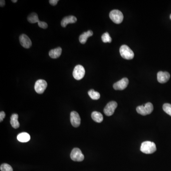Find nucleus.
Listing matches in <instances>:
<instances>
[{
  "mask_svg": "<svg viewBox=\"0 0 171 171\" xmlns=\"http://www.w3.org/2000/svg\"><path fill=\"white\" fill-rule=\"evenodd\" d=\"M0 169L1 171H13L12 167L9 164H7L6 163L1 164Z\"/></svg>",
  "mask_w": 171,
  "mask_h": 171,
  "instance_id": "22",
  "label": "nucleus"
},
{
  "mask_svg": "<svg viewBox=\"0 0 171 171\" xmlns=\"http://www.w3.org/2000/svg\"><path fill=\"white\" fill-rule=\"evenodd\" d=\"M58 2H59L58 0H50V1H49L50 4L53 5V6H55L58 3Z\"/></svg>",
  "mask_w": 171,
  "mask_h": 171,
  "instance_id": "25",
  "label": "nucleus"
},
{
  "mask_svg": "<svg viewBox=\"0 0 171 171\" xmlns=\"http://www.w3.org/2000/svg\"><path fill=\"white\" fill-rule=\"evenodd\" d=\"M91 118L94 121L97 123H101L103 120L102 114L97 111H94L91 114Z\"/></svg>",
  "mask_w": 171,
  "mask_h": 171,
  "instance_id": "19",
  "label": "nucleus"
},
{
  "mask_svg": "<svg viewBox=\"0 0 171 171\" xmlns=\"http://www.w3.org/2000/svg\"><path fill=\"white\" fill-rule=\"evenodd\" d=\"M120 53L123 58L126 60H132L134 57V53L131 49L126 45L121 46L119 50Z\"/></svg>",
  "mask_w": 171,
  "mask_h": 171,
  "instance_id": "2",
  "label": "nucleus"
},
{
  "mask_svg": "<svg viewBox=\"0 0 171 171\" xmlns=\"http://www.w3.org/2000/svg\"><path fill=\"white\" fill-rule=\"evenodd\" d=\"M70 122L71 124L75 128H78L80 125L81 119L78 113L76 111L71 112L70 113Z\"/></svg>",
  "mask_w": 171,
  "mask_h": 171,
  "instance_id": "11",
  "label": "nucleus"
},
{
  "mask_svg": "<svg viewBox=\"0 0 171 171\" xmlns=\"http://www.w3.org/2000/svg\"><path fill=\"white\" fill-rule=\"evenodd\" d=\"M12 1V2H14V3H15V2H17V0H15V1Z\"/></svg>",
  "mask_w": 171,
  "mask_h": 171,
  "instance_id": "27",
  "label": "nucleus"
},
{
  "mask_svg": "<svg viewBox=\"0 0 171 171\" xmlns=\"http://www.w3.org/2000/svg\"><path fill=\"white\" fill-rule=\"evenodd\" d=\"M85 74V69L81 65H77L73 70V76L76 80H80L83 79Z\"/></svg>",
  "mask_w": 171,
  "mask_h": 171,
  "instance_id": "6",
  "label": "nucleus"
},
{
  "mask_svg": "<svg viewBox=\"0 0 171 171\" xmlns=\"http://www.w3.org/2000/svg\"><path fill=\"white\" fill-rule=\"evenodd\" d=\"M47 87V83L43 79H38L35 84L34 89L38 94H43Z\"/></svg>",
  "mask_w": 171,
  "mask_h": 171,
  "instance_id": "8",
  "label": "nucleus"
},
{
  "mask_svg": "<svg viewBox=\"0 0 171 171\" xmlns=\"http://www.w3.org/2000/svg\"><path fill=\"white\" fill-rule=\"evenodd\" d=\"M170 75L168 72L159 71L157 73V80L160 83H165L170 79Z\"/></svg>",
  "mask_w": 171,
  "mask_h": 171,
  "instance_id": "13",
  "label": "nucleus"
},
{
  "mask_svg": "<svg viewBox=\"0 0 171 171\" xmlns=\"http://www.w3.org/2000/svg\"><path fill=\"white\" fill-rule=\"evenodd\" d=\"M110 19L116 24H120L123 20L124 16L122 12L118 10H114L110 13Z\"/></svg>",
  "mask_w": 171,
  "mask_h": 171,
  "instance_id": "4",
  "label": "nucleus"
},
{
  "mask_svg": "<svg viewBox=\"0 0 171 171\" xmlns=\"http://www.w3.org/2000/svg\"><path fill=\"white\" fill-rule=\"evenodd\" d=\"M62 53V49L61 47H58L51 50L49 52V56L52 59H57L60 57Z\"/></svg>",
  "mask_w": 171,
  "mask_h": 171,
  "instance_id": "16",
  "label": "nucleus"
},
{
  "mask_svg": "<svg viewBox=\"0 0 171 171\" xmlns=\"http://www.w3.org/2000/svg\"><path fill=\"white\" fill-rule=\"evenodd\" d=\"M77 21V19L76 17L72 15H70V16L65 17L62 19L61 22V25L62 27H66L69 23H74Z\"/></svg>",
  "mask_w": 171,
  "mask_h": 171,
  "instance_id": "14",
  "label": "nucleus"
},
{
  "mask_svg": "<svg viewBox=\"0 0 171 171\" xmlns=\"http://www.w3.org/2000/svg\"><path fill=\"white\" fill-rule=\"evenodd\" d=\"M5 1H4V0H1V1H0V5H1V7H3L4 5H5Z\"/></svg>",
  "mask_w": 171,
  "mask_h": 171,
  "instance_id": "26",
  "label": "nucleus"
},
{
  "mask_svg": "<svg viewBox=\"0 0 171 171\" xmlns=\"http://www.w3.org/2000/svg\"><path fill=\"white\" fill-rule=\"evenodd\" d=\"M5 113L4 112L1 111L0 113V122H1L3 121V119L5 118Z\"/></svg>",
  "mask_w": 171,
  "mask_h": 171,
  "instance_id": "24",
  "label": "nucleus"
},
{
  "mask_svg": "<svg viewBox=\"0 0 171 171\" xmlns=\"http://www.w3.org/2000/svg\"><path fill=\"white\" fill-rule=\"evenodd\" d=\"M170 19H171V14L170 15Z\"/></svg>",
  "mask_w": 171,
  "mask_h": 171,
  "instance_id": "28",
  "label": "nucleus"
},
{
  "mask_svg": "<svg viewBox=\"0 0 171 171\" xmlns=\"http://www.w3.org/2000/svg\"><path fill=\"white\" fill-rule=\"evenodd\" d=\"M17 138L19 142L21 143H26L30 140V137L28 133L22 132L18 135Z\"/></svg>",
  "mask_w": 171,
  "mask_h": 171,
  "instance_id": "17",
  "label": "nucleus"
},
{
  "mask_svg": "<svg viewBox=\"0 0 171 171\" xmlns=\"http://www.w3.org/2000/svg\"><path fill=\"white\" fill-rule=\"evenodd\" d=\"M117 106H118V104L116 102L114 101L110 102L105 107L104 112L107 116H111L114 113L115 111Z\"/></svg>",
  "mask_w": 171,
  "mask_h": 171,
  "instance_id": "9",
  "label": "nucleus"
},
{
  "mask_svg": "<svg viewBox=\"0 0 171 171\" xmlns=\"http://www.w3.org/2000/svg\"><path fill=\"white\" fill-rule=\"evenodd\" d=\"M20 44L23 47L26 49H29L32 46V41L30 38L25 34H21L19 38Z\"/></svg>",
  "mask_w": 171,
  "mask_h": 171,
  "instance_id": "12",
  "label": "nucleus"
},
{
  "mask_svg": "<svg viewBox=\"0 0 171 171\" xmlns=\"http://www.w3.org/2000/svg\"><path fill=\"white\" fill-rule=\"evenodd\" d=\"M88 94L90 98L93 100H97L100 97V94L98 92L95 91L94 89H91L88 91Z\"/></svg>",
  "mask_w": 171,
  "mask_h": 171,
  "instance_id": "20",
  "label": "nucleus"
},
{
  "mask_svg": "<svg viewBox=\"0 0 171 171\" xmlns=\"http://www.w3.org/2000/svg\"><path fill=\"white\" fill-rule=\"evenodd\" d=\"M93 35V33L92 30H89L88 32H85V33L82 34L80 35V36H79V42L81 44H83L86 43L87 41L88 38L92 36Z\"/></svg>",
  "mask_w": 171,
  "mask_h": 171,
  "instance_id": "15",
  "label": "nucleus"
},
{
  "mask_svg": "<svg viewBox=\"0 0 171 171\" xmlns=\"http://www.w3.org/2000/svg\"><path fill=\"white\" fill-rule=\"evenodd\" d=\"M140 150L146 154H151L156 151V145L151 141H145L141 144Z\"/></svg>",
  "mask_w": 171,
  "mask_h": 171,
  "instance_id": "1",
  "label": "nucleus"
},
{
  "mask_svg": "<svg viewBox=\"0 0 171 171\" xmlns=\"http://www.w3.org/2000/svg\"><path fill=\"white\" fill-rule=\"evenodd\" d=\"M28 20L29 22H30L31 23H35L38 22V26L42 28L45 29L48 28V25L46 22H44V21H40L38 20V16L37 14L36 13H31L30 15H29V16L28 17Z\"/></svg>",
  "mask_w": 171,
  "mask_h": 171,
  "instance_id": "5",
  "label": "nucleus"
},
{
  "mask_svg": "<svg viewBox=\"0 0 171 171\" xmlns=\"http://www.w3.org/2000/svg\"><path fill=\"white\" fill-rule=\"evenodd\" d=\"M70 158L75 162H81L84 160V156L80 149L74 148L71 151Z\"/></svg>",
  "mask_w": 171,
  "mask_h": 171,
  "instance_id": "7",
  "label": "nucleus"
},
{
  "mask_svg": "<svg viewBox=\"0 0 171 171\" xmlns=\"http://www.w3.org/2000/svg\"><path fill=\"white\" fill-rule=\"evenodd\" d=\"M102 40L104 43H110L112 42L111 38L108 33H106L102 35L101 37Z\"/></svg>",
  "mask_w": 171,
  "mask_h": 171,
  "instance_id": "21",
  "label": "nucleus"
},
{
  "mask_svg": "<svg viewBox=\"0 0 171 171\" xmlns=\"http://www.w3.org/2000/svg\"><path fill=\"white\" fill-rule=\"evenodd\" d=\"M128 83L129 80L128 79L124 78L115 83L113 85V88L115 90H124L128 87Z\"/></svg>",
  "mask_w": 171,
  "mask_h": 171,
  "instance_id": "10",
  "label": "nucleus"
},
{
  "mask_svg": "<svg viewBox=\"0 0 171 171\" xmlns=\"http://www.w3.org/2000/svg\"><path fill=\"white\" fill-rule=\"evenodd\" d=\"M154 110V106L151 103H146L145 106H140L137 107V111L138 113L142 115L150 114Z\"/></svg>",
  "mask_w": 171,
  "mask_h": 171,
  "instance_id": "3",
  "label": "nucleus"
},
{
  "mask_svg": "<svg viewBox=\"0 0 171 171\" xmlns=\"http://www.w3.org/2000/svg\"><path fill=\"white\" fill-rule=\"evenodd\" d=\"M163 110L167 114L171 116V105L170 104H164L163 106Z\"/></svg>",
  "mask_w": 171,
  "mask_h": 171,
  "instance_id": "23",
  "label": "nucleus"
},
{
  "mask_svg": "<svg viewBox=\"0 0 171 171\" xmlns=\"http://www.w3.org/2000/svg\"><path fill=\"white\" fill-rule=\"evenodd\" d=\"M18 115L17 114H13L11 117V124L12 128L15 129L19 128L20 123L18 121Z\"/></svg>",
  "mask_w": 171,
  "mask_h": 171,
  "instance_id": "18",
  "label": "nucleus"
}]
</instances>
